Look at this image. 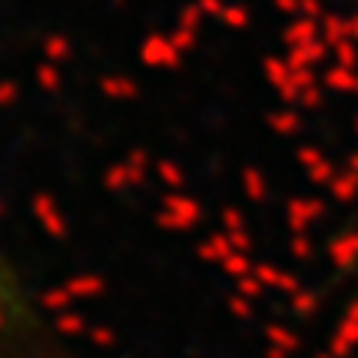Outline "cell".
Returning <instances> with one entry per match:
<instances>
[{
  "label": "cell",
  "instance_id": "1",
  "mask_svg": "<svg viewBox=\"0 0 358 358\" xmlns=\"http://www.w3.org/2000/svg\"><path fill=\"white\" fill-rule=\"evenodd\" d=\"M0 358H70V335L47 289L0 232Z\"/></svg>",
  "mask_w": 358,
  "mask_h": 358
}]
</instances>
